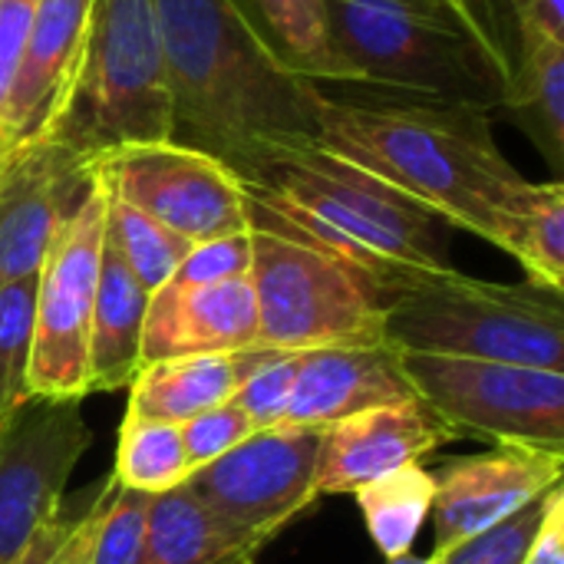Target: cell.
Returning <instances> with one entry per match:
<instances>
[{
	"instance_id": "1",
	"label": "cell",
	"mask_w": 564,
	"mask_h": 564,
	"mask_svg": "<svg viewBox=\"0 0 564 564\" xmlns=\"http://www.w3.org/2000/svg\"><path fill=\"white\" fill-rule=\"evenodd\" d=\"M175 142L248 178L268 152L317 139L327 93L297 73L248 0H152Z\"/></svg>"
},
{
	"instance_id": "2",
	"label": "cell",
	"mask_w": 564,
	"mask_h": 564,
	"mask_svg": "<svg viewBox=\"0 0 564 564\" xmlns=\"http://www.w3.org/2000/svg\"><path fill=\"white\" fill-rule=\"evenodd\" d=\"M317 142L489 245H499L502 215L529 182L479 109L327 96Z\"/></svg>"
},
{
	"instance_id": "3",
	"label": "cell",
	"mask_w": 564,
	"mask_h": 564,
	"mask_svg": "<svg viewBox=\"0 0 564 564\" xmlns=\"http://www.w3.org/2000/svg\"><path fill=\"white\" fill-rule=\"evenodd\" d=\"M251 208L364 268L393 294L423 274L453 271L449 225L317 139L278 145L241 178Z\"/></svg>"
},
{
	"instance_id": "4",
	"label": "cell",
	"mask_w": 564,
	"mask_h": 564,
	"mask_svg": "<svg viewBox=\"0 0 564 564\" xmlns=\"http://www.w3.org/2000/svg\"><path fill=\"white\" fill-rule=\"evenodd\" d=\"M33 135L86 162L109 149L175 139L152 0H93L69 79Z\"/></svg>"
},
{
	"instance_id": "5",
	"label": "cell",
	"mask_w": 564,
	"mask_h": 564,
	"mask_svg": "<svg viewBox=\"0 0 564 564\" xmlns=\"http://www.w3.org/2000/svg\"><path fill=\"white\" fill-rule=\"evenodd\" d=\"M330 40L347 83L377 99L433 102L496 112L512 76V56L397 0H327Z\"/></svg>"
},
{
	"instance_id": "6",
	"label": "cell",
	"mask_w": 564,
	"mask_h": 564,
	"mask_svg": "<svg viewBox=\"0 0 564 564\" xmlns=\"http://www.w3.org/2000/svg\"><path fill=\"white\" fill-rule=\"evenodd\" d=\"M400 354H443L564 373L562 291L535 281L492 284L443 271L403 284L383 317Z\"/></svg>"
},
{
	"instance_id": "7",
	"label": "cell",
	"mask_w": 564,
	"mask_h": 564,
	"mask_svg": "<svg viewBox=\"0 0 564 564\" xmlns=\"http://www.w3.org/2000/svg\"><path fill=\"white\" fill-rule=\"evenodd\" d=\"M251 288L264 347L304 354L387 344L383 317L393 291L258 208H251Z\"/></svg>"
},
{
	"instance_id": "8",
	"label": "cell",
	"mask_w": 564,
	"mask_h": 564,
	"mask_svg": "<svg viewBox=\"0 0 564 564\" xmlns=\"http://www.w3.org/2000/svg\"><path fill=\"white\" fill-rule=\"evenodd\" d=\"M93 172V169H89ZM106 241V185L93 182L69 218L59 225L36 274L33 344L26 364V397L86 400L89 397V324Z\"/></svg>"
},
{
	"instance_id": "9",
	"label": "cell",
	"mask_w": 564,
	"mask_h": 564,
	"mask_svg": "<svg viewBox=\"0 0 564 564\" xmlns=\"http://www.w3.org/2000/svg\"><path fill=\"white\" fill-rule=\"evenodd\" d=\"M423 403L463 440L564 453V373L443 354H400Z\"/></svg>"
},
{
	"instance_id": "10",
	"label": "cell",
	"mask_w": 564,
	"mask_h": 564,
	"mask_svg": "<svg viewBox=\"0 0 564 564\" xmlns=\"http://www.w3.org/2000/svg\"><path fill=\"white\" fill-rule=\"evenodd\" d=\"M89 169L112 195L192 245L251 231L245 182L225 162L175 139L109 149Z\"/></svg>"
},
{
	"instance_id": "11",
	"label": "cell",
	"mask_w": 564,
	"mask_h": 564,
	"mask_svg": "<svg viewBox=\"0 0 564 564\" xmlns=\"http://www.w3.org/2000/svg\"><path fill=\"white\" fill-rule=\"evenodd\" d=\"M83 400H23L0 423V564H13L63 512V492L93 443Z\"/></svg>"
},
{
	"instance_id": "12",
	"label": "cell",
	"mask_w": 564,
	"mask_h": 564,
	"mask_svg": "<svg viewBox=\"0 0 564 564\" xmlns=\"http://www.w3.org/2000/svg\"><path fill=\"white\" fill-rule=\"evenodd\" d=\"M321 430H261L182 482L228 529L268 545L321 496Z\"/></svg>"
},
{
	"instance_id": "13",
	"label": "cell",
	"mask_w": 564,
	"mask_h": 564,
	"mask_svg": "<svg viewBox=\"0 0 564 564\" xmlns=\"http://www.w3.org/2000/svg\"><path fill=\"white\" fill-rule=\"evenodd\" d=\"M93 182L89 162L53 142L23 139L0 165V288L33 278Z\"/></svg>"
},
{
	"instance_id": "14",
	"label": "cell",
	"mask_w": 564,
	"mask_h": 564,
	"mask_svg": "<svg viewBox=\"0 0 564 564\" xmlns=\"http://www.w3.org/2000/svg\"><path fill=\"white\" fill-rule=\"evenodd\" d=\"M564 453L539 446H492L489 453L446 463L433 473L436 549L449 552L562 486Z\"/></svg>"
},
{
	"instance_id": "15",
	"label": "cell",
	"mask_w": 564,
	"mask_h": 564,
	"mask_svg": "<svg viewBox=\"0 0 564 564\" xmlns=\"http://www.w3.org/2000/svg\"><path fill=\"white\" fill-rule=\"evenodd\" d=\"M463 436L423 400H403L354 413L321 430L317 496H354L360 486L416 466L436 449L459 443Z\"/></svg>"
},
{
	"instance_id": "16",
	"label": "cell",
	"mask_w": 564,
	"mask_h": 564,
	"mask_svg": "<svg viewBox=\"0 0 564 564\" xmlns=\"http://www.w3.org/2000/svg\"><path fill=\"white\" fill-rule=\"evenodd\" d=\"M420 400L390 344L324 347L297 357L291 403L274 430H324L354 413Z\"/></svg>"
},
{
	"instance_id": "17",
	"label": "cell",
	"mask_w": 564,
	"mask_h": 564,
	"mask_svg": "<svg viewBox=\"0 0 564 564\" xmlns=\"http://www.w3.org/2000/svg\"><path fill=\"white\" fill-rule=\"evenodd\" d=\"M258 344L251 274L215 284L165 281L149 297L142 324V367L172 357L228 354Z\"/></svg>"
},
{
	"instance_id": "18",
	"label": "cell",
	"mask_w": 564,
	"mask_h": 564,
	"mask_svg": "<svg viewBox=\"0 0 564 564\" xmlns=\"http://www.w3.org/2000/svg\"><path fill=\"white\" fill-rule=\"evenodd\" d=\"M284 357V350L251 344L228 354H202V357H172L145 364L129 383V416L185 423L212 406L228 403L245 380H251L261 367Z\"/></svg>"
},
{
	"instance_id": "19",
	"label": "cell",
	"mask_w": 564,
	"mask_h": 564,
	"mask_svg": "<svg viewBox=\"0 0 564 564\" xmlns=\"http://www.w3.org/2000/svg\"><path fill=\"white\" fill-rule=\"evenodd\" d=\"M93 0H36L7 102L10 145L30 139L59 99L79 53Z\"/></svg>"
},
{
	"instance_id": "20",
	"label": "cell",
	"mask_w": 564,
	"mask_h": 564,
	"mask_svg": "<svg viewBox=\"0 0 564 564\" xmlns=\"http://www.w3.org/2000/svg\"><path fill=\"white\" fill-rule=\"evenodd\" d=\"M149 297L152 294L139 284L106 235L89 324V393L129 390L142 370V324Z\"/></svg>"
},
{
	"instance_id": "21",
	"label": "cell",
	"mask_w": 564,
	"mask_h": 564,
	"mask_svg": "<svg viewBox=\"0 0 564 564\" xmlns=\"http://www.w3.org/2000/svg\"><path fill=\"white\" fill-rule=\"evenodd\" d=\"M502 109L532 139L562 182L564 172V43L516 30L512 76Z\"/></svg>"
},
{
	"instance_id": "22",
	"label": "cell",
	"mask_w": 564,
	"mask_h": 564,
	"mask_svg": "<svg viewBox=\"0 0 564 564\" xmlns=\"http://www.w3.org/2000/svg\"><path fill=\"white\" fill-rule=\"evenodd\" d=\"M264 545L215 519L185 486L152 499L135 564H248Z\"/></svg>"
},
{
	"instance_id": "23",
	"label": "cell",
	"mask_w": 564,
	"mask_h": 564,
	"mask_svg": "<svg viewBox=\"0 0 564 564\" xmlns=\"http://www.w3.org/2000/svg\"><path fill=\"white\" fill-rule=\"evenodd\" d=\"M529 281L564 291V182H525L502 215L499 245Z\"/></svg>"
},
{
	"instance_id": "24",
	"label": "cell",
	"mask_w": 564,
	"mask_h": 564,
	"mask_svg": "<svg viewBox=\"0 0 564 564\" xmlns=\"http://www.w3.org/2000/svg\"><path fill=\"white\" fill-rule=\"evenodd\" d=\"M433 496H436V479L430 469H423V463L393 469L354 492L367 532L387 562L410 555L423 522L430 519Z\"/></svg>"
},
{
	"instance_id": "25",
	"label": "cell",
	"mask_w": 564,
	"mask_h": 564,
	"mask_svg": "<svg viewBox=\"0 0 564 564\" xmlns=\"http://www.w3.org/2000/svg\"><path fill=\"white\" fill-rule=\"evenodd\" d=\"M281 56L321 83H347L344 63L330 40L327 0H248Z\"/></svg>"
},
{
	"instance_id": "26",
	"label": "cell",
	"mask_w": 564,
	"mask_h": 564,
	"mask_svg": "<svg viewBox=\"0 0 564 564\" xmlns=\"http://www.w3.org/2000/svg\"><path fill=\"white\" fill-rule=\"evenodd\" d=\"M188 473L192 469L185 459L178 423L142 420L126 413L119 426V446L112 466V482L119 489L162 496L178 489L188 479Z\"/></svg>"
},
{
	"instance_id": "27",
	"label": "cell",
	"mask_w": 564,
	"mask_h": 564,
	"mask_svg": "<svg viewBox=\"0 0 564 564\" xmlns=\"http://www.w3.org/2000/svg\"><path fill=\"white\" fill-rule=\"evenodd\" d=\"M106 235L149 294L159 291L185 261V254L195 248L192 241H185L162 221L149 218L145 212L132 208L109 188H106Z\"/></svg>"
},
{
	"instance_id": "28",
	"label": "cell",
	"mask_w": 564,
	"mask_h": 564,
	"mask_svg": "<svg viewBox=\"0 0 564 564\" xmlns=\"http://www.w3.org/2000/svg\"><path fill=\"white\" fill-rule=\"evenodd\" d=\"M36 274L0 288V423L26 397V364L33 344Z\"/></svg>"
},
{
	"instance_id": "29",
	"label": "cell",
	"mask_w": 564,
	"mask_h": 564,
	"mask_svg": "<svg viewBox=\"0 0 564 564\" xmlns=\"http://www.w3.org/2000/svg\"><path fill=\"white\" fill-rule=\"evenodd\" d=\"M155 496L132 492V489H112L106 512L99 519L96 539H93V558L89 564H135L145 529H149V509Z\"/></svg>"
},
{
	"instance_id": "30",
	"label": "cell",
	"mask_w": 564,
	"mask_h": 564,
	"mask_svg": "<svg viewBox=\"0 0 564 564\" xmlns=\"http://www.w3.org/2000/svg\"><path fill=\"white\" fill-rule=\"evenodd\" d=\"M545 512V496L532 506H525L522 512H516L509 522L449 549V552H433L440 564H519L529 539L535 535L539 522Z\"/></svg>"
},
{
	"instance_id": "31",
	"label": "cell",
	"mask_w": 564,
	"mask_h": 564,
	"mask_svg": "<svg viewBox=\"0 0 564 564\" xmlns=\"http://www.w3.org/2000/svg\"><path fill=\"white\" fill-rule=\"evenodd\" d=\"M178 430H182V446H185V459L192 473L221 459L225 453H231L254 433L251 420L231 400L178 423Z\"/></svg>"
},
{
	"instance_id": "32",
	"label": "cell",
	"mask_w": 564,
	"mask_h": 564,
	"mask_svg": "<svg viewBox=\"0 0 564 564\" xmlns=\"http://www.w3.org/2000/svg\"><path fill=\"white\" fill-rule=\"evenodd\" d=\"M397 3L420 10L433 20H443V23L463 30L466 36H473L476 43L512 56L509 20L502 17L496 0H397Z\"/></svg>"
},
{
	"instance_id": "33",
	"label": "cell",
	"mask_w": 564,
	"mask_h": 564,
	"mask_svg": "<svg viewBox=\"0 0 564 564\" xmlns=\"http://www.w3.org/2000/svg\"><path fill=\"white\" fill-rule=\"evenodd\" d=\"M297 357L301 354H284L274 364L261 367L251 380L241 383V390L231 397V403L251 420L254 433L274 430L291 403V387L297 373Z\"/></svg>"
},
{
	"instance_id": "34",
	"label": "cell",
	"mask_w": 564,
	"mask_h": 564,
	"mask_svg": "<svg viewBox=\"0 0 564 564\" xmlns=\"http://www.w3.org/2000/svg\"><path fill=\"white\" fill-rule=\"evenodd\" d=\"M251 274V231L195 245L169 281L175 284H215L225 278Z\"/></svg>"
},
{
	"instance_id": "35",
	"label": "cell",
	"mask_w": 564,
	"mask_h": 564,
	"mask_svg": "<svg viewBox=\"0 0 564 564\" xmlns=\"http://www.w3.org/2000/svg\"><path fill=\"white\" fill-rule=\"evenodd\" d=\"M33 7L36 0H0V165L13 149L10 132H7V102H10V89L17 79Z\"/></svg>"
},
{
	"instance_id": "36",
	"label": "cell",
	"mask_w": 564,
	"mask_h": 564,
	"mask_svg": "<svg viewBox=\"0 0 564 564\" xmlns=\"http://www.w3.org/2000/svg\"><path fill=\"white\" fill-rule=\"evenodd\" d=\"M112 489H116V482L109 479V482L102 486V492L96 496V502H93L83 516L69 519V525H66L59 545L46 555V562L43 564H89V558H93V539H96V529H99V519H102V512H106V502H109Z\"/></svg>"
},
{
	"instance_id": "37",
	"label": "cell",
	"mask_w": 564,
	"mask_h": 564,
	"mask_svg": "<svg viewBox=\"0 0 564 564\" xmlns=\"http://www.w3.org/2000/svg\"><path fill=\"white\" fill-rule=\"evenodd\" d=\"M519 564H564V486L545 496V512Z\"/></svg>"
},
{
	"instance_id": "38",
	"label": "cell",
	"mask_w": 564,
	"mask_h": 564,
	"mask_svg": "<svg viewBox=\"0 0 564 564\" xmlns=\"http://www.w3.org/2000/svg\"><path fill=\"white\" fill-rule=\"evenodd\" d=\"M512 30H532L564 43V0H506Z\"/></svg>"
},
{
	"instance_id": "39",
	"label": "cell",
	"mask_w": 564,
	"mask_h": 564,
	"mask_svg": "<svg viewBox=\"0 0 564 564\" xmlns=\"http://www.w3.org/2000/svg\"><path fill=\"white\" fill-rule=\"evenodd\" d=\"M66 525H69V519L59 512V516H56V519H53V522H50V525H46V529H43L36 539H33V545H30V549H26V552H23V555H20V558H17L13 564H43L46 562V555H50V552L59 545V539H63Z\"/></svg>"
},
{
	"instance_id": "40",
	"label": "cell",
	"mask_w": 564,
	"mask_h": 564,
	"mask_svg": "<svg viewBox=\"0 0 564 564\" xmlns=\"http://www.w3.org/2000/svg\"><path fill=\"white\" fill-rule=\"evenodd\" d=\"M387 564H440V558L436 555H430V558H416L413 552L410 555H400V558H390Z\"/></svg>"
},
{
	"instance_id": "41",
	"label": "cell",
	"mask_w": 564,
	"mask_h": 564,
	"mask_svg": "<svg viewBox=\"0 0 564 564\" xmlns=\"http://www.w3.org/2000/svg\"><path fill=\"white\" fill-rule=\"evenodd\" d=\"M248 564H251V562H248Z\"/></svg>"
}]
</instances>
